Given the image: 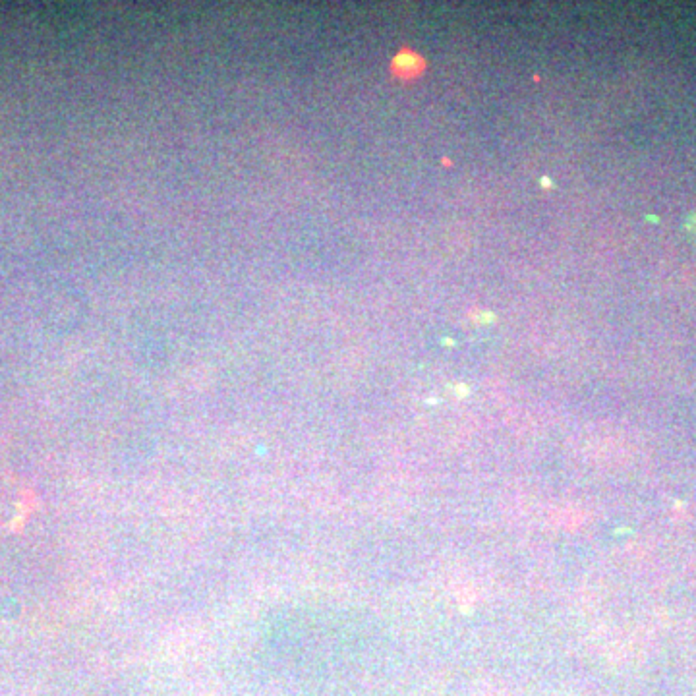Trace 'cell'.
Returning <instances> with one entry per match:
<instances>
[{"label": "cell", "mask_w": 696, "mask_h": 696, "mask_svg": "<svg viewBox=\"0 0 696 696\" xmlns=\"http://www.w3.org/2000/svg\"><path fill=\"white\" fill-rule=\"evenodd\" d=\"M422 58L416 57L414 53L403 51L393 60V72L401 78H414L422 72Z\"/></svg>", "instance_id": "obj_1"}]
</instances>
